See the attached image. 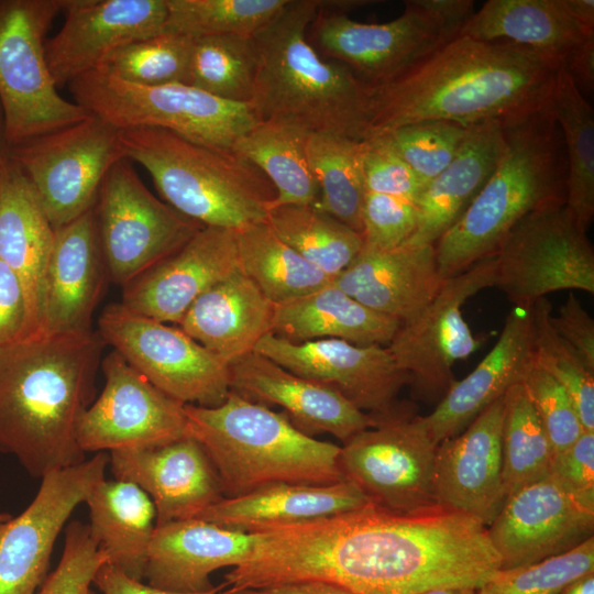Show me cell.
Segmentation results:
<instances>
[{
  "mask_svg": "<svg viewBox=\"0 0 594 594\" xmlns=\"http://www.w3.org/2000/svg\"><path fill=\"white\" fill-rule=\"evenodd\" d=\"M255 535L224 575L231 590L319 581L355 594L479 590L501 559L479 519L439 504L409 513L373 504Z\"/></svg>",
  "mask_w": 594,
  "mask_h": 594,
  "instance_id": "6da1fadb",
  "label": "cell"
},
{
  "mask_svg": "<svg viewBox=\"0 0 594 594\" xmlns=\"http://www.w3.org/2000/svg\"><path fill=\"white\" fill-rule=\"evenodd\" d=\"M561 66L522 45L459 35L399 75L370 85L364 139L424 120L470 125L529 113L550 102Z\"/></svg>",
  "mask_w": 594,
  "mask_h": 594,
  "instance_id": "7a4b0ae2",
  "label": "cell"
},
{
  "mask_svg": "<svg viewBox=\"0 0 594 594\" xmlns=\"http://www.w3.org/2000/svg\"><path fill=\"white\" fill-rule=\"evenodd\" d=\"M103 344L89 330L0 346V452L31 476L85 461L77 427L94 399Z\"/></svg>",
  "mask_w": 594,
  "mask_h": 594,
  "instance_id": "3957f363",
  "label": "cell"
},
{
  "mask_svg": "<svg viewBox=\"0 0 594 594\" xmlns=\"http://www.w3.org/2000/svg\"><path fill=\"white\" fill-rule=\"evenodd\" d=\"M319 4L320 0H288L254 34L257 68L250 107L257 122L363 140L370 85L345 66L322 58L309 43L307 30Z\"/></svg>",
  "mask_w": 594,
  "mask_h": 594,
  "instance_id": "277c9868",
  "label": "cell"
},
{
  "mask_svg": "<svg viewBox=\"0 0 594 594\" xmlns=\"http://www.w3.org/2000/svg\"><path fill=\"white\" fill-rule=\"evenodd\" d=\"M503 128L504 148L494 172L435 244L444 279L494 254L530 212L565 201V152L551 102L503 121Z\"/></svg>",
  "mask_w": 594,
  "mask_h": 594,
  "instance_id": "5b68a950",
  "label": "cell"
},
{
  "mask_svg": "<svg viewBox=\"0 0 594 594\" xmlns=\"http://www.w3.org/2000/svg\"><path fill=\"white\" fill-rule=\"evenodd\" d=\"M184 411L188 436L211 460L224 497L278 483L326 485L344 481L340 447L301 432L284 413L232 391L216 407L184 405Z\"/></svg>",
  "mask_w": 594,
  "mask_h": 594,
  "instance_id": "8992f818",
  "label": "cell"
},
{
  "mask_svg": "<svg viewBox=\"0 0 594 594\" xmlns=\"http://www.w3.org/2000/svg\"><path fill=\"white\" fill-rule=\"evenodd\" d=\"M121 141L125 158L146 169L165 202L185 217L233 231L266 221L275 188L233 150L160 128L122 130Z\"/></svg>",
  "mask_w": 594,
  "mask_h": 594,
  "instance_id": "52a82bcc",
  "label": "cell"
},
{
  "mask_svg": "<svg viewBox=\"0 0 594 594\" xmlns=\"http://www.w3.org/2000/svg\"><path fill=\"white\" fill-rule=\"evenodd\" d=\"M369 0L320 1L307 38L324 59L339 63L369 85L386 81L459 36L474 12L472 0H408L384 23L348 15Z\"/></svg>",
  "mask_w": 594,
  "mask_h": 594,
  "instance_id": "ba28073f",
  "label": "cell"
},
{
  "mask_svg": "<svg viewBox=\"0 0 594 594\" xmlns=\"http://www.w3.org/2000/svg\"><path fill=\"white\" fill-rule=\"evenodd\" d=\"M67 86L76 103L120 130L160 128L199 144L232 150L257 123L250 105L182 82L142 86L101 67Z\"/></svg>",
  "mask_w": 594,
  "mask_h": 594,
  "instance_id": "9c48e42d",
  "label": "cell"
},
{
  "mask_svg": "<svg viewBox=\"0 0 594 594\" xmlns=\"http://www.w3.org/2000/svg\"><path fill=\"white\" fill-rule=\"evenodd\" d=\"M64 0H0V107L8 147L89 117L61 96L46 34Z\"/></svg>",
  "mask_w": 594,
  "mask_h": 594,
  "instance_id": "30bf717a",
  "label": "cell"
},
{
  "mask_svg": "<svg viewBox=\"0 0 594 594\" xmlns=\"http://www.w3.org/2000/svg\"><path fill=\"white\" fill-rule=\"evenodd\" d=\"M122 130L89 114L7 148L31 183L54 229L96 205L110 168L124 160Z\"/></svg>",
  "mask_w": 594,
  "mask_h": 594,
  "instance_id": "8fae6325",
  "label": "cell"
},
{
  "mask_svg": "<svg viewBox=\"0 0 594 594\" xmlns=\"http://www.w3.org/2000/svg\"><path fill=\"white\" fill-rule=\"evenodd\" d=\"M586 232L565 201L530 212L494 253V287L522 308L558 290L594 294V249Z\"/></svg>",
  "mask_w": 594,
  "mask_h": 594,
  "instance_id": "7c38bea8",
  "label": "cell"
},
{
  "mask_svg": "<svg viewBox=\"0 0 594 594\" xmlns=\"http://www.w3.org/2000/svg\"><path fill=\"white\" fill-rule=\"evenodd\" d=\"M133 369L183 405L216 407L231 392L229 364L179 327L109 305L98 331Z\"/></svg>",
  "mask_w": 594,
  "mask_h": 594,
  "instance_id": "4fadbf2b",
  "label": "cell"
},
{
  "mask_svg": "<svg viewBox=\"0 0 594 594\" xmlns=\"http://www.w3.org/2000/svg\"><path fill=\"white\" fill-rule=\"evenodd\" d=\"M95 212L108 276L122 287L204 227L157 199L127 158L106 175Z\"/></svg>",
  "mask_w": 594,
  "mask_h": 594,
  "instance_id": "5bb4252c",
  "label": "cell"
},
{
  "mask_svg": "<svg viewBox=\"0 0 594 594\" xmlns=\"http://www.w3.org/2000/svg\"><path fill=\"white\" fill-rule=\"evenodd\" d=\"M495 268L492 254L446 278L427 307L414 319L400 323L386 345L408 375L416 398L440 402L457 381L454 364L477 350V339L462 316V306L479 292L494 287Z\"/></svg>",
  "mask_w": 594,
  "mask_h": 594,
  "instance_id": "9a60e30c",
  "label": "cell"
},
{
  "mask_svg": "<svg viewBox=\"0 0 594 594\" xmlns=\"http://www.w3.org/2000/svg\"><path fill=\"white\" fill-rule=\"evenodd\" d=\"M438 444L422 416L392 419L358 432L340 447L339 466L374 506L409 513L436 505Z\"/></svg>",
  "mask_w": 594,
  "mask_h": 594,
  "instance_id": "2e32d148",
  "label": "cell"
},
{
  "mask_svg": "<svg viewBox=\"0 0 594 594\" xmlns=\"http://www.w3.org/2000/svg\"><path fill=\"white\" fill-rule=\"evenodd\" d=\"M254 351L296 375L336 391L381 422L416 415L414 404L398 399L409 377L387 346L356 345L340 339L294 343L267 333Z\"/></svg>",
  "mask_w": 594,
  "mask_h": 594,
  "instance_id": "e0dca14e",
  "label": "cell"
},
{
  "mask_svg": "<svg viewBox=\"0 0 594 594\" xmlns=\"http://www.w3.org/2000/svg\"><path fill=\"white\" fill-rule=\"evenodd\" d=\"M109 454L41 477L31 504L0 522V594H35L47 578L54 543L76 507L105 479Z\"/></svg>",
  "mask_w": 594,
  "mask_h": 594,
  "instance_id": "ac0fdd59",
  "label": "cell"
},
{
  "mask_svg": "<svg viewBox=\"0 0 594 594\" xmlns=\"http://www.w3.org/2000/svg\"><path fill=\"white\" fill-rule=\"evenodd\" d=\"M101 366L105 387L77 427V442L85 453L150 449L189 437L183 404L156 388L116 351Z\"/></svg>",
  "mask_w": 594,
  "mask_h": 594,
  "instance_id": "d6986e66",
  "label": "cell"
},
{
  "mask_svg": "<svg viewBox=\"0 0 594 594\" xmlns=\"http://www.w3.org/2000/svg\"><path fill=\"white\" fill-rule=\"evenodd\" d=\"M594 508L581 503L551 473L504 502L487 526L501 570L566 552L593 537Z\"/></svg>",
  "mask_w": 594,
  "mask_h": 594,
  "instance_id": "ffe728a7",
  "label": "cell"
},
{
  "mask_svg": "<svg viewBox=\"0 0 594 594\" xmlns=\"http://www.w3.org/2000/svg\"><path fill=\"white\" fill-rule=\"evenodd\" d=\"M59 31L46 40L58 88L96 70L119 48L165 30L166 0H64Z\"/></svg>",
  "mask_w": 594,
  "mask_h": 594,
  "instance_id": "44dd1931",
  "label": "cell"
},
{
  "mask_svg": "<svg viewBox=\"0 0 594 594\" xmlns=\"http://www.w3.org/2000/svg\"><path fill=\"white\" fill-rule=\"evenodd\" d=\"M239 268L235 231L204 226L177 251L123 286L120 304L179 324L199 296Z\"/></svg>",
  "mask_w": 594,
  "mask_h": 594,
  "instance_id": "7402d4cb",
  "label": "cell"
},
{
  "mask_svg": "<svg viewBox=\"0 0 594 594\" xmlns=\"http://www.w3.org/2000/svg\"><path fill=\"white\" fill-rule=\"evenodd\" d=\"M504 413L505 395L487 406L460 433L441 441L435 458L436 503L468 514L486 527L505 502Z\"/></svg>",
  "mask_w": 594,
  "mask_h": 594,
  "instance_id": "603a6c76",
  "label": "cell"
},
{
  "mask_svg": "<svg viewBox=\"0 0 594 594\" xmlns=\"http://www.w3.org/2000/svg\"><path fill=\"white\" fill-rule=\"evenodd\" d=\"M231 391L264 406L276 405L301 432L341 441L382 424L336 391L301 377L253 351L229 364Z\"/></svg>",
  "mask_w": 594,
  "mask_h": 594,
  "instance_id": "cb8c5ba5",
  "label": "cell"
},
{
  "mask_svg": "<svg viewBox=\"0 0 594 594\" xmlns=\"http://www.w3.org/2000/svg\"><path fill=\"white\" fill-rule=\"evenodd\" d=\"M109 463L116 480L134 483L150 496L156 526L196 518L224 497L211 460L191 437L156 448L113 451Z\"/></svg>",
  "mask_w": 594,
  "mask_h": 594,
  "instance_id": "d4e9b609",
  "label": "cell"
},
{
  "mask_svg": "<svg viewBox=\"0 0 594 594\" xmlns=\"http://www.w3.org/2000/svg\"><path fill=\"white\" fill-rule=\"evenodd\" d=\"M106 275L94 207L55 229L44 277L38 333L91 330L92 312L101 297Z\"/></svg>",
  "mask_w": 594,
  "mask_h": 594,
  "instance_id": "484cf974",
  "label": "cell"
},
{
  "mask_svg": "<svg viewBox=\"0 0 594 594\" xmlns=\"http://www.w3.org/2000/svg\"><path fill=\"white\" fill-rule=\"evenodd\" d=\"M435 245L381 251L362 248L334 279L363 306L405 323L417 317L442 286Z\"/></svg>",
  "mask_w": 594,
  "mask_h": 594,
  "instance_id": "4316f807",
  "label": "cell"
},
{
  "mask_svg": "<svg viewBox=\"0 0 594 594\" xmlns=\"http://www.w3.org/2000/svg\"><path fill=\"white\" fill-rule=\"evenodd\" d=\"M255 535L190 518L156 526L144 580L164 591L201 593L213 587L210 575L239 565Z\"/></svg>",
  "mask_w": 594,
  "mask_h": 594,
  "instance_id": "83f0119b",
  "label": "cell"
},
{
  "mask_svg": "<svg viewBox=\"0 0 594 594\" xmlns=\"http://www.w3.org/2000/svg\"><path fill=\"white\" fill-rule=\"evenodd\" d=\"M534 364L529 309L515 307L507 315L492 350L461 381H455L433 411L422 416L439 444L464 430L487 406L524 381Z\"/></svg>",
  "mask_w": 594,
  "mask_h": 594,
  "instance_id": "f1b7e54d",
  "label": "cell"
},
{
  "mask_svg": "<svg viewBox=\"0 0 594 594\" xmlns=\"http://www.w3.org/2000/svg\"><path fill=\"white\" fill-rule=\"evenodd\" d=\"M54 235L55 229L31 183L6 152L0 173V260L23 286L32 336L40 330L44 277Z\"/></svg>",
  "mask_w": 594,
  "mask_h": 594,
  "instance_id": "f546056e",
  "label": "cell"
},
{
  "mask_svg": "<svg viewBox=\"0 0 594 594\" xmlns=\"http://www.w3.org/2000/svg\"><path fill=\"white\" fill-rule=\"evenodd\" d=\"M503 148V121L470 124L454 158L426 185L417 202V228L404 244L435 245L483 188Z\"/></svg>",
  "mask_w": 594,
  "mask_h": 594,
  "instance_id": "4dcf8cb0",
  "label": "cell"
},
{
  "mask_svg": "<svg viewBox=\"0 0 594 594\" xmlns=\"http://www.w3.org/2000/svg\"><path fill=\"white\" fill-rule=\"evenodd\" d=\"M369 504L361 490L348 481L326 485L278 483L223 497L196 518L253 534L356 510Z\"/></svg>",
  "mask_w": 594,
  "mask_h": 594,
  "instance_id": "1f68e13d",
  "label": "cell"
},
{
  "mask_svg": "<svg viewBox=\"0 0 594 594\" xmlns=\"http://www.w3.org/2000/svg\"><path fill=\"white\" fill-rule=\"evenodd\" d=\"M275 305L239 268L199 296L179 328L226 363L271 333Z\"/></svg>",
  "mask_w": 594,
  "mask_h": 594,
  "instance_id": "d6a6232c",
  "label": "cell"
},
{
  "mask_svg": "<svg viewBox=\"0 0 594 594\" xmlns=\"http://www.w3.org/2000/svg\"><path fill=\"white\" fill-rule=\"evenodd\" d=\"M400 322L349 296L333 280L275 306L271 333L289 342L340 339L356 345H388Z\"/></svg>",
  "mask_w": 594,
  "mask_h": 594,
  "instance_id": "836d02e7",
  "label": "cell"
},
{
  "mask_svg": "<svg viewBox=\"0 0 594 594\" xmlns=\"http://www.w3.org/2000/svg\"><path fill=\"white\" fill-rule=\"evenodd\" d=\"M90 530L112 565L129 578L143 581L156 528V510L138 485L102 479L86 502Z\"/></svg>",
  "mask_w": 594,
  "mask_h": 594,
  "instance_id": "e575fe53",
  "label": "cell"
},
{
  "mask_svg": "<svg viewBox=\"0 0 594 594\" xmlns=\"http://www.w3.org/2000/svg\"><path fill=\"white\" fill-rule=\"evenodd\" d=\"M592 33L571 18L563 0H488L459 35L512 42L562 64L569 51Z\"/></svg>",
  "mask_w": 594,
  "mask_h": 594,
  "instance_id": "d590c367",
  "label": "cell"
},
{
  "mask_svg": "<svg viewBox=\"0 0 594 594\" xmlns=\"http://www.w3.org/2000/svg\"><path fill=\"white\" fill-rule=\"evenodd\" d=\"M307 136L308 133L288 124L257 122L233 145L232 150L254 164L275 188L271 209L319 205V187L306 156Z\"/></svg>",
  "mask_w": 594,
  "mask_h": 594,
  "instance_id": "8d00e7d4",
  "label": "cell"
},
{
  "mask_svg": "<svg viewBox=\"0 0 594 594\" xmlns=\"http://www.w3.org/2000/svg\"><path fill=\"white\" fill-rule=\"evenodd\" d=\"M235 235L241 271L275 306L301 298L332 282L282 241L266 221L235 231Z\"/></svg>",
  "mask_w": 594,
  "mask_h": 594,
  "instance_id": "74e56055",
  "label": "cell"
},
{
  "mask_svg": "<svg viewBox=\"0 0 594 594\" xmlns=\"http://www.w3.org/2000/svg\"><path fill=\"white\" fill-rule=\"evenodd\" d=\"M550 102L565 152V205L587 231L594 217V111L562 66Z\"/></svg>",
  "mask_w": 594,
  "mask_h": 594,
  "instance_id": "f35d334b",
  "label": "cell"
},
{
  "mask_svg": "<svg viewBox=\"0 0 594 594\" xmlns=\"http://www.w3.org/2000/svg\"><path fill=\"white\" fill-rule=\"evenodd\" d=\"M364 140L330 133H311L306 156L315 177L318 207L361 233V212L366 194L363 172Z\"/></svg>",
  "mask_w": 594,
  "mask_h": 594,
  "instance_id": "ab89813d",
  "label": "cell"
},
{
  "mask_svg": "<svg viewBox=\"0 0 594 594\" xmlns=\"http://www.w3.org/2000/svg\"><path fill=\"white\" fill-rule=\"evenodd\" d=\"M275 234L332 280L358 256L362 234L316 205H283L268 211Z\"/></svg>",
  "mask_w": 594,
  "mask_h": 594,
  "instance_id": "60d3db41",
  "label": "cell"
},
{
  "mask_svg": "<svg viewBox=\"0 0 594 594\" xmlns=\"http://www.w3.org/2000/svg\"><path fill=\"white\" fill-rule=\"evenodd\" d=\"M502 452L505 501L551 473L554 451L522 382L505 394Z\"/></svg>",
  "mask_w": 594,
  "mask_h": 594,
  "instance_id": "b9f144b4",
  "label": "cell"
},
{
  "mask_svg": "<svg viewBox=\"0 0 594 594\" xmlns=\"http://www.w3.org/2000/svg\"><path fill=\"white\" fill-rule=\"evenodd\" d=\"M257 68L254 35H217L193 41L187 85L218 98L250 105Z\"/></svg>",
  "mask_w": 594,
  "mask_h": 594,
  "instance_id": "7bdbcfd3",
  "label": "cell"
},
{
  "mask_svg": "<svg viewBox=\"0 0 594 594\" xmlns=\"http://www.w3.org/2000/svg\"><path fill=\"white\" fill-rule=\"evenodd\" d=\"M288 0H166L164 32L191 38L254 35Z\"/></svg>",
  "mask_w": 594,
  "mask_h": 594,
  "instance_id": "ee69618b",
  "label": "cell"
},
{
  "mask_svg": "<svg viewBox=\"0 0 594 594\" xmlns=\"http://www.w3.org/2000/svg\"><path fill=\"white\" fill-rule=\"evenodd\" d=\"M534 364L557 380L570 396L585 431L594 432V372L551 324L552 304L547 297L529 308Z\"/></svg>",
  "mask_w": 594,
  "mask_h": 594,
  "instance_id": "f6af8a7d",
  "label": "cell"
},
{
  "mask_svg": "<svg viewBox=\"0 0 594 594\" xmlns=\"http://www.w3.org/2000/svg\"><path fill=\"white\" fill-rule=\"evenodd\" d=\"M193 41L183 34L162 32L119 48L102 68L142 86L187 84Z\"/></svg>",
  "mask_w": 594,
  "mask_h": 594,
  "instance_id": "bcb514c9",
  "label": "cell"
},
{
  "mask_svg": "<svg viewBox=\"0 0 594 594\" xmlns=\"http://www.w3.org/2000/svg\"><path fill=\"white\" fill-rule=\"evenodd\" d=\"M594 571V536L575 548L539 562L499 570L477 594H559Z\"/></svg>",
  "mask_w": 594,
  "mask_h": 594,
  "instance_id": "7dc6e473",
  "label": "cell"
},
{
  "mask_svg": "<svg viewBox=\"0 0 594 594\" xmlns=\"http://www.w3.org/2000/svg\"><path fill=\"white\" fill-rule=\"evenodd\" d=\"M468 127L447 120H424L383 135L427 185L454 158L468 133Z\"/></svg>",
  "mask_w": 594,
  "mask_h": 594,
  "instance_id": "c3c4849f",
  "label": "cell"
},
{
  "mask_svg": "<svg viewBox=\"0 0 594 594\" xmlns=\"http://www.w3.org/2000/svg\"><path fill=\"white\" fill-rule=\"evenodd\" d=\"M107 557L89 525L72 521L65 532L62 558L36 594H85Z\"/></svg>",
  "mask_w": 594,
  "mask_h": 594,
  "instance_id": "681fc988",
  "label": "cell"
},
{
  "mask_svg": "<svg viewBox=\"0 0 594 594\" xmlns=\"http://www.w3.org/2000/svg\"><path fill=\"white\" fill-rule=\"evenodd\" d=\"M522 384L554 454L566 449L585 431L570 396L549 373L532 364Z\"/></svg>",
  "mask_w": 594,
  "mask_h": 594,
  "instance_id": "f907efd6",
  "label": "cell"
},
{
  "mask_svg": "<svg viewBox=\"0 0 594 594\" xmlns=\"http://www.w3.org/2000/svg\"><path fill=\"white\" fill-rule=\"evenodd\" d=\"M417 223L416 204L366 191L361 212L363 248L381 251L398 248L414 234Z\"/></svg>",
  "mask_w": 594,
  "mask_h": 594,
  "instance_id": "816d5d0a",
  "label": "cell"
},
{
  "mask_svg": "<svg viewBox=\"0 0 594 594\" xmlns=\"http://www.w3.org/2000/svg\"><path fill=\"white\" fill-rule=\"evenodd\" d=\"M363 140L366 191L403 198L417 205L426 184L397 154L385 135Z\"/></svg>",
  "mask_w": 594,
  "mask_h": 594,
  "instance_id": "f5cc1de1",
  "label": "cell"
},
{
  "mask_svg": "<svg viewBox=\"0 0 594 594\" xmlns=\"http://www.w3.org/2000/svg\"><path fill=\"white\" fill-rule=\"evenodd\" d=\"M551 474L581 503L594 508V432L583 431L554 454Z\"/></svg>",
  "mask_w": 594,
  "mask_h": 594,
  "instance_id": "db71d44e",
  "label": "cell"
},
{
  "mask_svg": "<svg viewBox=\"0 0 594 594\" xmlns=\"http://www.w3.org/2000/svg\"><path fill=\"white\" fill-rule=\"evenodd\" d=\"M32 336L28 302L16 274L0 260V346Z\"/></svg>",
  "mask_w": 594,
  "mask_h": 594,
  "instance_id": "11a10c76",
  "label": "cell"
},
{
  "mask_svg": "<svg viewBox=\"0 0 594 594\" xmlns=\"http://www.w3.org/2000/svg\"><path fill=\"white\" fill-rule=\"evenodd\" d=\"M551 324L594 372V320L574 294H569L558 314L551 316Z\"/></svg>",
  "mask_w": 594,
  "mask_h": 594,
  "instance_id": "9f6ffc18",
  "label": "cell"
},
{
  "mask_svg": "<svg viewBox=\"0 0 594 594\" xmlns=\"http://www.w3.org/2000/svg\"><path fill=\"white\" fill-rule=\"evenodd\" d=\"M100 594H224L227 591L226 583L213 586L211 590L201 593H178L169 592L144 584L142 581H136L129 578L119 569L103 564L95 575L92 581Z\"/></svg>",
  "mask_w": 594,
  "mask_h": 594,
  "instance_id": "6f0895ef",
  "label": "cell"
},
{
  "mask_svg": "<svg viewBox=\"0 0 594 594\" xmlns=\"http://www.w3.org/2000/svg\"><path fill=\"white\" fill-rule=\"evenodd\" d=\"M562 67L579 91L587 99L594 91V33L574 45L563 59Z\"/></svg>",
  "mask_w": 594,
  "mask_h": 594,
  "instance_id": "680465c9",
  "label": "cell"
},
{
  "mask_svg": "<svg viewBox=\"0 0 594 594\" xmlns=\"http://www.w3.org/2000/svg\"><path fill=\"white\" fill-rule=\"evenodd\" d=\"M224 594H355L343 587L319 581L289 582L254 588L230 590Z\"/></svg>",
  "mask_w": 594,
  "mask_h": 594,
  "instance_id": "91938a15",
  "label": "cell"
},
{
  "mask_svg": "<svg viewBox=\"0 0 594 594\" xmlns=\"http://www.w3.org/2000/svg\"><path fill=\"white\" fill-rule=\"evenodd\" d=\"M571 18L587 32H594V0H563Z\"/></svg>",
  "mask_w": 594,
  "mask_h": 594,
  "instance_id": "94428289",
  "label": "cell"
},
{
  "mask_svg": "<svg viewBox=\"0 0 594 594\" xmlns=\"http://www.w3.org/2000/svg\"><path fill=\"white\" fill-rule=\"evenodd\" d=\"M559 594H594V571L571 582Z\"/></svg>",
  "mask_w": 594,
  "mask_h": 594,
  "instance_id": "6125c7cd",
  "label": "cell"
},
{
  "mask_svg": "<svg viewBox=\"0 0 594 594\" xmlns=\"http://www.w3.org/2000/svg\"><path fill=\"white\" fill-rule=\"evenodd\" d=\"M418 594H477V590L470 587H441L428 590Z\"/></svg>",
  "mask_w": 594,
  "mask_h": 594,
  "instance_id": "be15d7a7",
  "label": "cell"
},
{
  "mask_svg": "<svg viewBox=\"0 0 594 594\" xmlns=\"http://www.w3.org/2000/svg\"><path fill=\"white\" fill-rule=\"evenodd\" d=\"M7 142H6V136H4V125H3V117H2V111H1V107H0V173H1V164H2V160H3V156L7 152Z\"/></svg>",
  "mask_w": 594,
  "mask_h": 594,
  "instance_id": "e7e4bbea",
  "label": "cell"
},
{
  "mask_svg": "<svg viewBox=\"0 0 594 594\" xmlns=\"http://www.w3.org/2000/svg\"><path fill=\"white\" fill-rule=\"evenodd\" d=\"M10 517H11V515H9V514L0 513V522L3 521V520H7Z\"/></svg>",
  "mask_w": 594,
  "mask_h": 594,
  "instance_id": "03108f58",
  "label": "cell"
},
{
  "mask_svg": "<svg viewBox=\"0 0 594 594\" xmlns=\"http://www.w3.org/2000/svg\"><path fill=\"white\" fill-rule=\"evenodd\" d=\"M85 594H99V593L94 591L91 587H89Z\"/></svg>",
  "mask_w": 594,
  "mask_h": 594,
  "instance_id": "003e7915",
  "label": "cell"
}]
</instances>
